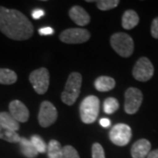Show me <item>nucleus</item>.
Returning a JSON list of instances; mask_svg holds the SVG:
<instances>
[{
	"label": "nucleus",
	"instance_id": "obj_1",
	"mask_svg": "<svg viewBox=\"0 0 158 158\" xmlns=\"http://www.w3.org/2000/svg\"><path fill=\"white\" fill-rule=\"evenodd\" d=\"M0 31L15 40L29 39L34 34V27L22 12L0 6Z\"/></svg>",
	"mask_w": 158,
	"mask_h": 158
},
{
	"label": "nucleus",
	"instance_id": "obj_2",
	"mask_svg": "<svg viewBox=\"0 0 158 158\" xmlns=\"http://www.w3.org/2000/svg\"><path fill=\"white\" fill-rule=\"evenodd\" d=\"M82 85V76L78 72H72L69 76L64 90L62 93V100L64 104L71 106L77 101Z\"/></svg>",
	"mask_w": 158,
	"mask_h": 158
},
{
	"label": "nucleus",
	"instance_id": "obj_3",
	"mask_svg": "<svg viewBox=\"0 0 158 158\" xmlns=\"http://www.w3.org/2000/svg\"><path fill=\"white\" fill-rule=\"evenodd\" d=\"M100 103L96 96H88L80 105V116L85 124L93 123L98 116Z\"/></svg>",
	"mask_w": 158,
	"mask_h": 158
},
{
	"label": "nucleus",
	"instance_id": "obj_4",
	"mask_svg": "<svg viewBox=\"0 0 158 158\" xmlns=\"http://www.w3.org/2000/svg\"><path fill=\"white\" fill-rule=\"evenodd\" d=\"M111 45L122 57H129L134 52V40L127 34L116 33L111 37Z\"/></svg>",
	"mask_w": 158,
	"mask_h": 158
},
{
	"label": "nucleus",
	"instance_id": "obj_5",
	"mask_svg": "<svg viewBox=\"0 0 158 158\" xmlns=\"http://www.w3.org/2000/svg\"><path fill=\"white\" fill-rule=\"evenodd\" d=\"M29 81L34 90L38 94H44L49 86V73L46 68H40L34 70L29 76Z\"/></svg>",
	"mask_w": 158,
	"mask_h": 158
},
{
	"label": "nucleus",
	"instance_id": "obj_6",
	"mask_svg": "<svg viewBox=\"0 0 158 158\" xmlns=\"http://www.w3.org/2000/svg\"><path fill=\"white\" fill-rule=\"evenodd\" d=\"M110 140L117 146H126L129 143L132 137V130L128 125H115L109 133Z\"/></svg>",
	"mask_w": 158,
	"mask_h": 158
},
{
	"label": "nucleus",
	"instance_id": "obj_7",
	"mask_svg": "<svg viewBox=\"0 0 158 158\" xmlns=\"http://www.w3.org/2000/svg\"><path fill=\"white\" fill-rule=\"evenodd\" d=\"M154 75V67L147 57H141L133 69L134 77L141 82H147Z\"/></svg>",
	"mask_w": 158,
	"mask_h": 158
},
{
	"label": "nucleus",
	"instance_id": "obj_8",
	"mask_svg": "<svg viewBox=\"0 0 158 158\" xmlns=\"http://www.w3.org/2000/svg\"><path fill=\"white\" fill-rule=\"evenodd\" d=\"M142 93L139 89L131 87L125 93V112L128 114L137 113L142 103Z\"/></svg>",
	"mask_w": 158,
	"mask_h": 158
},
{
	"label": "nucleus",
	"instance_id": "obj_9",
	"mask_svg": "<svg viewBox=\"0 0 158 158\" xmlns=\"http://www.w3.org/2000/svg\"><path fill=\"white\" fill-rule=\"evenodd\" d=\"M90 34L88 30L84 28H69L64 30L60 34V40L64 43L77 44L89 40Z\"/></svg>",
	"mask_w": 158,
	"mask_h": 158
},
{
	"label": "nucleus",
	"instance_id": "obj_10",
	"mask_svg": "<svg viewBox=\"0 0 158 158\" xmlns=\"http://www.w3.org/2000/svg\"><path fill=\"white\" fill-rule=\"evenodd\" d=\"M57 118V110L49 101H43L40 107L38 120L42 127H48L56 122Z\"/></svg>",
	"mask_w": 158,
	"mask_h": 158
},
{
	"label": "nucleus",
	"instance_id": "obj_11",
	"mask_svg": "<svg viewBox=\"0 0 158 158\" xmlns=\"http://www.w3.org/2000/svg\"><path fill=\"white\" fill-rule=\"evenodd\" d=\"M10 114L18 122H27L29 118L27 107L19 100H13L9 105Z\"/></svg>",
	"mask_w": 158,
	"mask_h": 158
},
{
	"label": "nucleus",
	"instance_id": "obj_12",
	"mask_svg": "<svg viewBox=\"0 0 158 158\" xmlns=\"http://www.w3.org/2000/svg\"><path fill=\"white\" fill-rule=\"evenodd\" d=\"M150 149V142L146 139H141L133 144L131 148V156L133 158H147Z\"/></svg>",
	"mask_w": 158,
	"mask_h": 158
},
{
	"label": "nucleus",
	"instance_id": "obj_13",
	"mask_svg": "<svg viewBox=\"0 0 158 158\" xmlns=\"http://www.w3.org/2000/svg\"><path fill=\"white\" fill-rule=\"evenodd\" d=\"M69 15L70 19L73 20L74 22L76 23L77 25H78V26H81V27L86 26V25H88L90 23V15L81 6H73L69 11Z\"/></svg>",
	"mask_w": 158,
	"mask_h": 158
},
{
	"label": "nucleus",
	"instance_id": "obj_14",
	"mask_svg": "<svg viewBox=\"0 0 158 158\" xmlns=\"http://www.w3.org/2000/svg\"><path fill=\"white\" fill-rule=\"evenodd\" d=\"M139 23V16L133 10H127L122 16V27L127 30L135 27Z\"/></svg>",
	"mask_w": 158,
	"mask_h": 158
},
{
	"label": "nucleus",
	"instance_id": "obj_15",
	"mask_svg": "<svg viewBox=\"0 0 158 158\" xmlns=\"http://www.w3.org/2000/svg\"><path fill=\"white\" fill-rule=\"evenodd\" d=\"M94 85H95V88L98 91H109L114 88L115 81H114V79L110 77L102 76L95 80Z\"/></svg>",
	"mask_w": 158,
	"mask_h": 158
},
{
	"label": "nucleus",
	"instance_id": "obj_16",
	"mask_svg": "<svg viewBox=\"0 0 158 158\" xmlns=\"http://www.w3.org/2000/svg\"><path fill=\"white\" fill-rule=\"evenodd\" d=\"M19 143L20 151L22 153L23 156H25L27 158H34L37 156L38 152L34 148L30 140L25 138V137H20V140H19Z\"/></svg>",
	"mask_w": 158,
	"mask_h": 158
},
{
	"label": "nucleus",
	"instance_id": "obj_17",
	"mask_svg": "<svg viewBox=\"0 0 158 158\" xmlns=\"http://www.w3.org/2000/svg\"><path fill=\"white\" fill-rule=\"evenodd\" d=\"M0 124H2L3 126L13 130L15 132H17L19 128V122L11 116L10 113H6V112L0 113Z\"/></svg>",
	"mask_w": 158,
	"mask_h": 158
},
{
	"label": "nucleus",
	"instance_id": "obj_18",
	"mask_svg": "<svg viewBox=\"0 0 158 158\" xmlns=\"http://www.w3.org/2000/svg\"><path fill=\"white\" fill-rule=\"evenodd\" d=\"M0 139L15 143V142H19L20 136L18 135L17 132L0 124Z\"/></svg>",
	"mask_w": 158,
	"mask_h": 158
},
{
	"label": "nucleus",
	"instance_id": "obj_19",
	"mask_svg": "<svg viewBox=\"0 0 158 158\" xmlns=\"http://www.w3.org/2000/svg\"><path fill=\"white\" fill-rule=\"evenodd\" d=\"M17 81V74L9 69H0V85H12Z\"/></svg>",
	"mask_w": 158,
	"mask_h": 158
},
{
	"label": "nucleus",
	"instance_id": "obj_20",
	"mask_svg": "<svg viewBox=\"0 0 158 158\" xmlns=\"http://www.w3.org/2000/svg\"><path fill=\"white\" fill-rule=\"evenodd\" d=\"M62 148L59 141L56 140H51L48 144L47 153L48 158H61Z\"/></svg>",
	"mask_w": 158,
	"mask_h": 158
},
{
	"label": "nucleus",
	"instance_id": "obj_21",
	"mask_svg": "<svg viewBox=\"0 0 158 158\" xmlns=\"http://www.w3.org/2000/svg\"><path fill=\"white\" fill-rule=\"evenodd\" d=\"M30 141L32 142L33 146H34V148L36 149V151L38 153L47 152L48 145L46 144L44 140L40 135H32L31 139H30Z\"/></svg>",
	"mask_w": 158,
	"mask_h": 158
},
{
	"label": "nucleus",
	"instance_id": "obj_22",
	"mask_svg": "<svg viewBox=\"0 0 158 158\" xmlns=\"http://www.w3.org/2000/svg\"><path fill=\"white\" fill-rule=\"evenodd\" d=\"M119 107L118 100L114 98H108L104 102V112L107 114L115 113Z\"/></svg>",
	"mask_w": 158,
	"mask_h": 158
},
{
	"label": "nucleus",
	"instance_id": "obj_23",
	"mask_svg": "<svg viewBox=\"0 0 158 158\" xmlns=\"http://www.w3.org/2000/svg\"><path fill=\"white\" fill-rule=\"evenodd\" d=\"M97 6L101 11H108L117 7L119 4L118 0H99L96 1Z\"/></svg>",
	"mask_w": 158,
	"mask_h": 158
},
{
	"label": "nucleus",
	"instance_id": "obj_24",
	"mask_svg": "<svg viewBox=\"0 0 158 158\" xmlns=\"http://www.w3.org/2000/svg\"><path fill=\"white\" fill-rule=\"evenodd\" d=\"M61 158H80L77 151L72 146H64L62 148Z\"/></svg>",
	"mask_w": 158,
	"mask_h": 158
},
{
	"label": "nucleus",
	"instance_id": "obj_25",
	"mask_svg": "<svg viewBox=\"0 0 158 158\" xmlns=\"http://www.w3.org/2000/svg\"><path fill=\"white\" fill-rule=\"evenodd\" d=\"M92 158H106L104 148L99 143L92 145Z\"/></svg>",
	"mask_w": 158,
	"mask_h": 158
},
{
	"label": "nucleus",
	"instance_id": "obj_26",
	"mask_svg": "<svg viewBox=\"0 0 158 158\" xmlns=\"http://www.w3.org/2000/svg\"><path fill=\"white\" fill-rule=\"evenodd\" d=\"M151 35L155 39H158V17L153 20L151 25Z\"/></svg>",
	"mask_w": 158,
	"mask_h": 158
},
{
	"label": "nucleus",
	"instance_id": "obj_27",
	"mask_svg": "<svg viewBox=\"0 0 158 158\" xmlns=\"http://www.w3.org/2000/svg\"><path fill=\"white\" fill-rule=\"evenodd\" d=\"M39 34L40 35H52V34H54V29L50 27H41V28L39 29Z\"/></svg>",
	"mask_w": 158,
	"mask_h": 158
},
{
	"label": "nucleus",
	"instance_id": "obj_28",
	"mask_svg": "<svg viewBox=\"0 0 158 158\" xmlns=\"http://www.w3.org/2000/svg\"><path fill=\"white\" fill-rule=\"evenodd\" d=\"M31 15L34 19H40V18L43 17L45 15V11L41 10V9H35L31 12Z\"/></svg>",
	"mask_w": 158,
	"mask_h": 158
},
{
	"label": "nucleus",
	"instance_id": "obj_29",
	"mask_svg": "<svg viewBox=\"0 0 158 158\" xmlns=\"http://www.w3.org/2000/svg\"><path fill=\"white\" fill-rule=\"evenodd\" d=\"M99 124L101 125L103 127H109L111 126V120L107 118H103L99 120Z\"/></svg>",
	"mask_w": 158,
	"mask_h": 158
},
{
	"label": "nucleus",
	"instance_id": "obj_30",
	"mask_svg": "<svg viewBox=\"0 0 158 158\" xmlns=\"http://www.w3.org/2000/svg\"><path fill=\"white\" fill-rule=\"evenodd\" d=\"M147 158H158V149H155L153 151H150L148 155Z\"/></svg>",
	"mask_w": 158,
	"mask_h": 158
}]
</instances>
